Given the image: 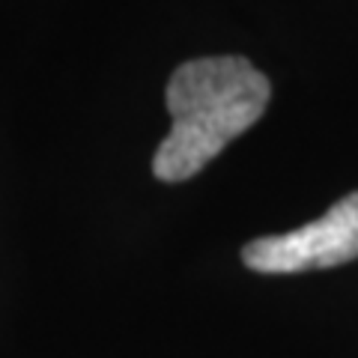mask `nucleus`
<instances>
[{"label":"nucleus","instance_id":"f257e3e1","mask_svg":"<svg viewBox=\"0 0 358 358\" xmlns=\"http://www.w3.org/2000/svg\"><path fill=\"white\" fill-rule=\"evenodd\" d=\"M164 99L173 126L152 155V173L185 182L263 117L272 84L245 57H200L171 75Z\"/></svg>","mask_w":358,"mask_h":358},{"label":"nucleus","instance_id":"f03ea898","mask_svg":"<svg viewBox=\"0 0 358 358\" xmlns=\"http://www.w3.org/2000/svg\"><path fill=\"white\" fill-rule=\"evenodd\" d=\"M242 260L260 275H293L358 260V192L305 227L248 242Z\"/></svg>","mask_w":358,"mask_h":358}]
</instances>
